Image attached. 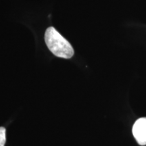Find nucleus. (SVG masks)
Segmentation results:
<instances>
[{"mask_svg":"<svg viewBox=\"0 0 146 146\" xmlns=\"http://www.w3.org/2000/svg\"><path fill=\"white\" fill-rule=\"evenodd\" d=\"M45 41L49 50L57 57L69 59L74 55V50L70 43L54 27H49L46 30Z\"/></svg>","mask_w":146,"mask_h":146,"instance_id":"1","label":"nucleus"},{"mask_svg":"<svg viewBox=\"0 0 146 146\" xmlns=\"http://www.w3.org/2000/svg\"><path fill=\"white\" fill-rule=\"evenodd\" d=\"M133 134L139 145H146V118L136 120L133 127Z\"/></svg>","mask_w":146,"mask_h":146,"instance_id":"2","label":"nucleus"},{"mask_svg":"<svg viewBox=\"0 0 146 146\" xmlns=\"http://www.w3.org/2000/svg\"><path fill=\"white\" fill-rule=\"evenodd\" d=\"M5 140V129L4 127H0V146H4Z\"/></svg>","mask_w":146,"mask_h":146,"instance_id":"3","label":"nucleus"}]
</instances>
